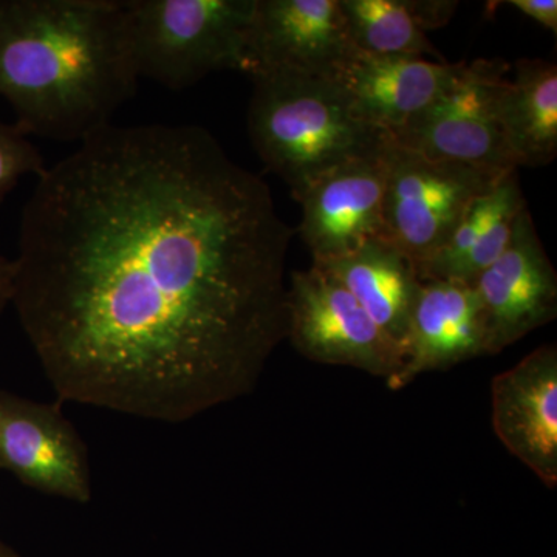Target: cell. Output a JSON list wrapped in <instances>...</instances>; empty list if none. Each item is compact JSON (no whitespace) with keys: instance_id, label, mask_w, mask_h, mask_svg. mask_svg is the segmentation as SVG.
<instances>
[{"instance_id":"obj_7","label":"cell","mask_w":557,"mask_h":557,"mask_svg":"<svg viewBox=\"0 0 557 557\" xmlns=\"http://www.w3.org/2000/svg\"><path fill=\"white\" fill-rule=\"evenodd\" d=\"M287 339L310 361L347 366L386 381L401 350L339 282L317 265L293 271L287 287Z\"/></svg>"},{"instance_id":"obj_19","label":"cell","mask_w":557,"mask_h":557,"mask_svg":"<svg viewBox=\"0 0 557 557\" xmlns=\"http://www.w3.org/2000/svg\"><path fill=\"white\" fill-rule=\"evenodd\" d=\"M47 170L42 153L16 126L0 121V203L25 175L39 177Z\"/></svg>"},{"instance_id":"obj_4","label":"cell","mask_w":557,"mask_h":557,"mask_svg":"<svg viewBox=\"0 0 557 557\" xmlns=\"http://www.w3.org/2000/svg\"><path fill=\"white\" fill-rule=\"evenodd\" d=\"M256 0H124L138 79L180 91L220 70L244 73Z\"/></svg>"},{"instance_id":"obj_13","label":"cell","mask_w":557,"mask_h":557,"mask_svg":"<svg viewBox=\"0 0 557 557\" xmlns=\"http://www.w3.org/2000/svg\"><path fill=\"white\" fill-rule=\"evenodd\" d=\"M490 355L482 306L467 282L420 281L408 335L403 344L401 369L386 381L401 391L423 373L437 372Z\"/></svg>"},{"instance_id":"obj_1","label":"cell","mask_w":557,"mask_h":557,"mask_svg":"<svg viewBox=\"0 0 557 557\" xmlns=\"http://www.w3.org/2000/svg\"><path fill=\"white\" fill-rule=\"evenodd\" d=\"M293 236L203 127L109 124L39 175L11 306L58 401L185 423L287 339Z\"/></svg>"},{"instance_id":"obj_8","label":"cell","mask_w":557,"mask_h":557,"mask_svg":"<svg viewBox=\"0 0 557 557\" xmlns=\"http://www.w3.org/2000/svg\"><path fill=\"white\" fill-rule=\"evenodd\" d=\"M0 469L46 496L79 505L94 498L89 448L60 401L0 388Z\"/></svg>"},{"instance_id":"obj_12","label":"cell","mask_w":557,"mask_h":557,"mask_svg":"<svg viewBox=\"0 0 557 557\" xmlns=\"http://www.w3.org/2000/svg\"><path fill=\"white\" fill-rule=\"evenodd\" d=\"M491 421L502 445L549 490L557 486V347L531 351L491 383Z\"/></svg>"},{"instance_id":"obj_16","label":"cell","mask_w":557,"mask_h":557,"mask_svg":"<svg viewBox=\"0 0 557 557\" xmlns=\"http://www.w3.org/2000/svg\"><path fill=\"white\" fill-rule=\"evenodd\" d=\"M313 265L339 282L403 355L410 311L420 287L416 263L379 237L346 258Z\"/></svg>"},{"instance_id":"obj_11","label":"cell","mask_w":557,"mask_h":557,"mask_svg":"<svg viewBox=\"0 0 557 557\" xmlns=\"http://www.w3.org/2000/svg\"><path fill=\"white\" fill-rule=\"evenodd\" d=\"M386 156L387 149L341 164L295 196L302 209L298 233L313 262L346 258L383 237Z\"/></svg>"},{"instance_id":"obj_21","label":"cell","mask_w":557,"mask_h":557,"mask_svg":"<svg viewBox=\"0 0 557 557\" xmlns=\"http://www.w3.org/2000/svg\"><path fill=\"white\" fill-rule=\"evenodd\" d=\"M14 278H16V265L14 259H7L0 255V314L13 302Z\"/></svg>"},{"instance_id":"obj_17","label":"cell","mask_w":557,"mask_h":557,"mask_svg":"<svg viewBox=\"0 0 557 557\" xmlns=\"http://www.w3.org/2000/svg\"><path fill=\"white\" fill-rule=\"evenodd\" d=\"M505 145L518 168L547 166L557 156V67L545 60H519L498 100Z\"/></svg>"},{"instance_id":"obj_22","label":"cell","mask_w":557,"mask_h":557,"mask_svg":"<svg viewBox=\"0 0 557 557\" xmlns=\"http://www.w3.org/2000/svg\"><path fill=\"white\" fill-rule=\"evenodd\" d=\"M0 557H21L17 555L16 552H14L13 548L9 547V545L3 544L2 541H0Z\"/></svg>"},{"instance_id":"obj_9","label":"cell","mask_w":557,"mask_h":557,"mask_svg":"<svg viewBox=\"0 0 557 557\" xmlns=\"http://www.w3.org/2000/svg\"><path fill=\"white\" fill-rule=\"evenodd\" d=\"M354 50L339 0H256L244 73L333 76Z\"/></svg>"},{"instance_id":"obj_15","label":"cell","mask_w":557,"mask_h":557,"mask_svg":"<svg viewBox=\"0 0 557 557\" xmlns=\"http://www.w3.org/2000/svg\"><path fill=\"white\" fill-rule=\"evenodd\" d=\"M525 208L519 172H508L472 201L448 244L417 267L418 278L472 284L508 247L516 219Z\"/></svg>"},{"instance_id":"obj_18","label":"cell","mask_w":557,"mask_h":557,"mask_svg":"<svg viewBox=\"0 0 557 557\" xmlns=\"http://www.w3.org/2000/svg\"><path fill=\"white\" fill-rule=\"evenodd\" d=\"M355 49L383 57L446 62L426 32L448 24L450 0H339Z\"/></svg>"},{"instance_id":"obj_2","label":"cell","mask_w":557,"mask_h":557,"mask_svg":"<svg viewBox=\"0 0 557 557\" xmlns=\"http://www.w3.org/2000/svg\"><path fill=\"white\" fill-rule=\"evenodd\" d=\"M137 83L124 0H0V97L27 137L79 145Z\"/></svg>"},{"instance_id":"obj_3","label":"cell","mask_w":557,"mask_h":557,"mask_svg":"<svg viewBox=\"0 0 557 557\" xmlns=\"http://www.w3.org/2000/svg\"><path fill=\"white\" fill-rule=\"evenodd\" d=\"M252 81L248 134L267 170L293 197L325 172L383 153L391 138L358 115L333 76L271 75Z\"/></svg>"},{"instance_id":"obj_20","label":"cell","mask_w":557,"mask_h":557,"mask_svg":"<svg viewBox=\"0 0 557 557\" xmlns=\"http://www.w3.org/2000/svg\"><path fill=\"white\" fill-rule=\"evenodd\" d=\"M512 9L519 10L520 13L531 17L544 25L545 28L557 33V2L556 0H509L505 2Z\"/></svg>"},{"instance_id":"obj_6","label":"cell","mask_w":557,"mask_h":557,"mask_svg":"<svg viewBox=\"0 0 557 557\" xmlns=\"http://www.w3.org/2000/svg\"><path fill=\"white\" fill-rule=\"evenodd\" d=\"M508 72V64L500 60L457 62L442 94L391 135L392 145L429 160L500 172L518 170L498 120V100Z\"/></svg>"},{"instance_id":"obj_14","label":"cell","mask_w":557,"mask_h":557,"mask_svg":"<svg viewBox=\"0 0 557 557\" xmlns=\"http://www.w3.org/2000/svg\"><path fill=\"white\" fill-rule=\"evenodd\" d=\"M457 64L355 49L333 78L366 123L394 135L442 94Z\"/></svg>"},{"instance_id":"obj_10","label":"cell","mask_w":557,"mask_h":557,"mask_svg":"<svg viewBox=\"0 0 557 557\" xmlns=\"http://www.w3.org/2000/svg\"><path fill=\"white\" fill-rule=\"evenodd\" d=\"M482 306L490 355L500 354L557 317V274L528 207L500 258L472 281Z\"/></svg>"},{"instance_id":"obj_5","label":"cell","mask_w":557,"mask_h":557,"mask_svg":"<svg viewBox=\"0 0 557 557\" xmlns=\"http://www.w3.org/2000/svg\"><path fill=\"white\" fill-rule=\"evenodd\" d=\"M386 157L383 237L417 267L448 244L472 201L511 172L424 159L392 141Z\"/></svg>"}]
</instances>
